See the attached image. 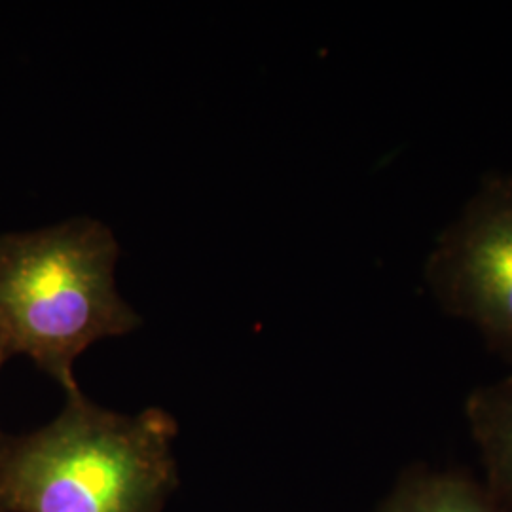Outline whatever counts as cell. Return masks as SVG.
Returning a JSON list of instances; mask_svg holds the SVG:
<instances>
[{"instance_id": "4", "label": "cell", "mask_w": 512, "mask_h": 512, "mask_svg": "<svg viewBox=\"0 0 512 512\" xmlns=\"http://www.w3.org/2000/svg\"><path fill=\"white\" fill-rule=\"evenodd\" d=\"M374 512H509L484 480L427 463L404 467Z\"/></svg>"}, {"instance_id": "6", "label": "cell", "mask_w": 512, "mask_h": 512, "mask_svg": "<svg viewBox=\"0 0 512 512\" xmlns=\"http://www.w3.org/2000/svg\"><path fill=\"white\" fill-rule=\"evenodd\" d=\"M8 359H10V357H8V353H6V351H4V348L0 346V368H2V365H4V363H6ZM0 439H2V433H0Z\"/></svg>"}, {"instance_id": "2", "label": "cell", "mask_w": 512, "mask_h": 512, "mask_svg": "<svg viewBox=\"0 0 512 512\" xmlns=\"http://www.w3.org/2000/svg\"><path fill=\"white\" fill-rule=\"evenodd\" d=\"M118 243L109 226L74 219L0 236V346L25 355L65 393L76 359L141 319L116 291Z\"/></svg>"}, {"instance_id": "1", "label": "cell", "mask_w": 512, "mask_h": 512, "mask_svg": "<svg viewBox=\"0 0 512 512\" xmlns=\"http://www.w3.org/2000/svg\"><path fill=\"white\" fill-rule=\"evenodd\" d=\"M177 421L110 412L80 389L29 435L0 439V512H162L177 486Z\"/></svg>"}, {"instance_id": "3", "label": "cell", "mask_w": 512, "mask_h": 512, "mask_svg": "<svg viewBox=\"0 0 512 512\" xmlns=\"http://www.w3.org/2000/svg\"><path fill=\"white\" fill-rule=\"evenodd\" d=\"M439 310L512 366V167L484 173L423 260Z\"/></svg>"}, {"instance_id": "5", "label": "cell", "mask_w": 512, "mask_h": 512, "mask_svg": "<svg viewBox=\"0 0 512 512\" xmlns=\"http://www.w3.org/2000/svg\"><path fill=\"white\" fill-rule=\"evenodd\" d=\"M463 412L484 465V484L512 512V374L476 385Z\"/></svg>"}]
</instances>
